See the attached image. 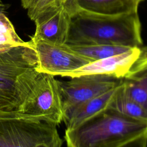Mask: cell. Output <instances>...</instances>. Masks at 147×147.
<instances>
[{"label": "cell", "mask_w": 147, "mask_h": 147, "mask_svg": "<svg viewBox=\"0 0 147 147\" xmlns=\"http://www.w3.org/2000/svg\"><path fill=\"white\" fill-rule=\"evenodd\" d=\"M9 7V5L8 4L4 3L2 0H0V12L5 13Z\"/></svg>", "instance_id": "cell-16"}, {"label": "cell", "mask_w": 147, "mask_h": 147, "mask_svg": "<svg viewBox=\"0 0 147 147\" xmlns=\"http://www.w3.org/2000/svg\"><path fill=\"white\" fill-rule=\"evenodd\" d=\"M72 13L64 5L49 7L33 20L34 34L30 39L57 44H65L69 30Z\"/></svg>", "instance_id": "cell-9"}, {"label": "cell", "mask_w": 147, "mask_h": 147, "mask_svg": "<svg viewBox=\"0 0 147 147\" xmlns=\"http://www.w3.org/2000/svg\"><path fill=\"white\" fill-rule=\"evenodd\" d=\"M119 85L101 95L87 100L65 113L63 117L66 129H72L109 109Z\"/></svg>", "instance_id": "cell-10"}, {"label": "cell", "mask_w": 147, "mask_h": 147, "mask_svg": "<svg viewBox=\"0 0 147 147\" xmlns=\"http://www.w3.org/2000/svg\"><path fill=\"white\" fill-rule=\"evenodd\" d=\"M30 42L36 53L38 72L67 76L70 72L93 62L67 44H57L33 39Z\"/></svg>", "instance_id": "cell-6"}, {"label": "cell", "mask_w": 147, "mask_h": 147, "mask_svg": "<svg viewBox=\"0 0 147 147\" xmlns=\"http://www.w3.org/2000/svg\"><path fill=\"white\" fill-rule=\"evenodd\" d=\"M29 44V41L25 42L18 36L5 14L0 12V45L17 47Z\"/></svg>", "instance_id": "cell-15"}, {"label": "cell", "mask_w": 147, "mask_h": 147, "mask_svg": "<svg viewBox=\"0 0 147 147\" xmlns=\"http://www.w3.org/2000/svg\"><path fill=\"white\" fill-rule=\"evenodd\" d=\"M6 111H6V110H0V114H3V113H6Z\"/></svg>", "instance_id": "cell-18"}, {"label": "cell", "mask_w": 147, "mask_h": 147, "mask_svg": "<svg viewBox=\"0 0 147 147\" xmlns=\"http://www.w3.org/2000/svg\"><path fill=\"white\" fill-rule=\"evenodd\" d=\"M14 47H10V46H6V45H0V53L4 52L5 51H8L10 48Z\"/></svg>", "instance_id": "cell-17"}, {"label": "cell", "mask_w": 147, "mask_h": 147, "mask_svg": "<svg viewBox=\"0 0 147 147\" xmlns=\"http://www.w3.org/2000/svg\"><path fill=\"white\" fill-rule=\"evenodd\" d=\"M123 83L127 95L147 111V67L123 79Z\"/></svg>", "instance_id": "cell-13"}, {"label": "cell", "mask_w": 147, "mask_h": 147, "mask_svg": "<svg viewBox=\"0 0 147 147\" xmlns=\"http://www.w3.org/2000/svg\"><path fill=\"white\" fill-rule=\"evenodd\" d=\"M78 7L92 13L116 15L136 13L140 0H74Z\"/></svg>", "instance_id": "cell-11"}, {"label": "cell", "mask_w": 147, "mask_h": 147, "mask_svg": "<svg viewBox=\"0 0 147 147\" xmlns=\"http://www.w3.org/2000/svg\"><path fill=\"white\" fill-rule=\"evenodd\" d=\"M68 45L75 51L90 59L92 61L125 52L131 48V47L125 46L106 44L79 46Z\"/></svg>", "instance_id": "cell-14"}, {"label": "cell", "mask_w": 147, "mask_h": 147, "mask_svg": "<svg viewBox=\"0 0 147 147\" xmlns=\"http://www.w3.org/2000/svg\"><path fill=\"white\" fill-rule=\"evenodd\" d=\"M56 125L25 117L18 110L0 114V147H60Z\"/></svg>", "instance_id": "cell-4"}, {"label": "cell", "mask_w": 147, "mask_h": 147, "mask_svg": "<svg viewBox=\"0 0 147 147\" xmlns=\"http://www.w3.org/2000/svg\"><path fill=\"white\" fill-rule=\"evenodd\" d=\"M40 72L26 100L18 111L25 117L56 126L63 121L64 110L59 80Z\"/></svg>", "instance_id": "cell-5"}, {"label": "cell", "mask_w": 147, "mask_h": 147, "mask_svg": "<svg viewBox=\"0 0 147 147\" xmlns=\"http://www.w3.org/2000/svg\"><path fill=\"white\" fill-rule=\"evenodd\" d=\"M144 1V0H140V2H142V1Z\"/></svg>", "instance_id": "cell-19"}, {"label": "cell", "mask_w": 147, "mask_h": 147, "mask_svg": "<svg viewBox=\"0 0 147 147\" xmlns=\"http://www.w3.org/2000/svg\"><path fill=\"white\" fill-rule=\"evenodd\" d=\"M37 64L30 41L0 53V110H20L40 74Z\"/></svg>", "instance_id": "cell-3"}, {"label": "cell", "mask_w": 147, "mask_h": 147, "mask_svg": "<svg viewBox=\"0 0 147 147\" xmlns=\"http://www.w3.org/2000/svg\"><path fill=\"white\" fill-rule=\"evenodd\" d=\"M138 13L102 14L78 7L72 14L67 40L70 45H142Z\"/></svg>", "instance_id": "cell-2"}, {"label": "cell", "mask_w": 147, "mask_h": 147, "mask_svg": "<svg viewBox=\"0 0 147 147\" xmlns=\"http://www.w3.org/2000/svg\"><path fill=\"white\" fill-rule=\"evenodd\" d=\"M68 147H146L147 122L107 109L72 129H66Z\"/></svg>", "instance_id": "cell-1"}, {"label": "cell", "mask_w": 147, "mask_h": 147, "mask_svg": "<svg viewBox=\"0 0 147 147\" xmlns=\"http://www.w3.org/2000/svg\"><path fill=\"white\" fill-rule=\"evenodd\" d=\"M109 109L124 115L147 122V111L127 95L123 80L118 87Z\"/></svg>", "instance_id": "cell-12"}, {"label": "cell", "mask_w": 147, "mask_h": 147, "mask_svg": "<svg viewBox=\"0 0 147 147\" xmlns=\"http://www.w3.org/2000/svg\"><path fill=\"white\" fill-rule=\"evenodd\" d=\"M147 67V46L133 47L129 50L95 61L68 74L72 78L88 74L109 75L119 79L130 77Z\"/></svg>", "instance_id": "cell-7"}, {"label": "cell", "mask_w": 147, "mask_h": 147, "mask_svg": "<svg viewBox=\"0 0 147 147\" xmlns=\"http://www.w3.org/2000/svg\"><path fill=\"white\" fill-rule=\"evenodd\" d=\"M122 80L109 75L88 74L72 77L68 81H59L64 114L79 104L115 88Z\"/></svg>", "instance_id": "cell-8"}]
</instances>
